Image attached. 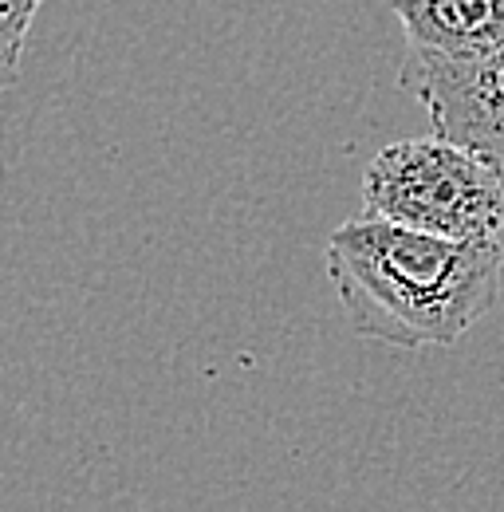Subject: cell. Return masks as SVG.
Wrapping results in <instances>:
<instances>
[{
    "label": "cell",
    "mask_w": 504,
    "mask_h": 512,
    "mask_svg": "<svg viewBox=\"0 0 504 512\" xmlns=\"http://www.w3.org/2000/svg\"><path fill=\"white\" fill-rule=\"evenodd\" d=\"M323 264L355 335L426 351L461 343L497 308L504 241H445L359 213L327 237Z\"/></svg>",
    "instance_id": "cell-1"
},
{
    "label": "cell",
    "mask_w": 504,
    "mask_h": 512,
    "mask_svg": "<svg viewBox=\"0 0 504 512\" xmlns=\"http://www.w3.org/2000/svg\"><path fill=\"white\" fill-rule=\"evenodd\" d=\"M363 213L445 241H497L504 178L481 154L438 134L402 138L363 170Z\"/></svg>",
    "instance_id": "cell-2"
},
{
    "label": "cell",
    "mask_w": 504,
    "mask_h": 512,
    "mask_svg": "<svg viewBox=\"0 0 504 512\" xmlns=\"http://www.w3.org/2000/svg\"><path fill=\"white\" fill-rule=\"evenodd\" d=\"M398 87L426 107L438 138L481 154L504 178V44L469 60L406 48Z\"/></svg>",
    "instance_id": "cell-3"
},
{
    "label": "cell",
    "mask_w": 504,
    "mask_h": 512,
    "mask_svg": "<svg viewBox=\"0 0 504 512\" xmlns=\"http://www.w3.org/2000/svg\"><path fill=\"white\" fill-rule=\"evenodd\" d=\"M406 48L469 60L504 44V0H390Z\"/></svg>",
    "instance_id": "cell-4"
},
{
    "label": "cell",
    "mask_w": 504,
    "mask_h": 512,
    "mask_svg": "<svg viewBox=\"0 0 504 512\" xmlns=\"http://www.w3.org/2000/svg\"><path fill=\"white\" fill-rule=\"evenodd\" d=\"M32 20H36V16H28V12H16V8H4V4H0V91H8V87L20 79Z\"/></svg>",
    "instance_id": "cell-5"
},
{
    "label": "cell",
    "mask_w": 504,
    "mask_h": 512,
    "mask_svg": "<svg viewBox=\"0 0 504 512\" xmlns=\"http://www.w3.org/2000/svg\"><path fill=\"white\" fill-rule=\"evenodd\" d=\"M4 8H16V12H28V16H36L44 4H52V0H0Z\"/></svg>",
    "instance_id": "cell-6"
}]
</instances>
